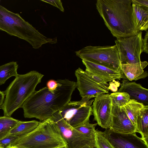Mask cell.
Segmentation results:
<instances>
[{
	"label": "cell",
	"instance_id": "36",
	"mask_svg": "<svg viewBox=\"0 0 148 148\" xmlns=\"http://www.w3.org/2000/svg\"></svg>",
	"mask_w": 148,
	"mask_h": 148
},
{
	"label": "cell",
	"instance_id": "15",
	"mask_svg": "<svg viewBox=\"0 0 148 148\" xmlns=\"http://www.w3.org/2000/svg\"><path fill=\"white\" fill-rule=\"evenodd\" d=\"M86 67L85 70L90 71L103 79L107 82L113 80H120L124 77L121 70L117 71L104 66L85 60H82Z\"/></svg>",
	"mask_w": 148,
	"mask_h": 148
},
{
	"label": "cell",
	"instance_id": "5",
	"mask_svg": "<svg viewBox=\"0 0 148 148\" xmlns=\"http://www.w3.org/2000/svg\"><path fill=\"white\" fill-rule=\"evenodd\" d=\"M44 75L36 71L18 74L4 92L5 96L1 107L4 116L10 117L18 109L21 108L25 101L35 91Z\"/></svg>",
	"mask_w": 148,
	"mask_h": 148
},
{
	"label": "cell",
	"instance_id": "13",
	"mask_svg": "<svg viewBox=\"0 0 148 148\" xmlns=\"http://www.w3.org/2000/svg\"><path fill=\"white\" fill-rule=\"evenodd\" d=\"M114 132L121 134L136 132V127L127 116L124 107L112 105L111 121L109 129Z\"/></svg>",
	"mask_w": 148,
	"mask_h": 148
},
{
	"label": "cell",
	"instance_id": "8",
	"mask_svg": "<svg viewBox=\"0 0 148 148\" xmlns=\"http://www.w3.org/2000/svg\"><path fill=\"white\" fill-rule=\"evenodd\" d=\"M51 117L67 143L68 148H80L86 146L96 147L95 135L80 132L71 127L62 118L59 111Z\"/></svg>",
	"mask_w": 148,
	"mask_h": 148
},
{
	"label": "cell",
	"instance_id": "28",
	"mask_svg": "<svg viewBox=\"0 0 148 148\" xmlns=\"http://www.w3.org/2000/svg\"><path fill=\"white\" fill-rule=\"evenodd\" d=\"M120 83L119 81H116L115 80L109 82V86L108 87L109 90L114 92H117L118 90V88L120 85Z\"/></svg>",
	"mask_w": 148,
	"mask_h": 148
},
{
	"label": "cell",
	"instance_id": "25",
	"mask_svg": "<svg viewBox=\"0 0 148 148\" xmlns=\"http://www.w3.org/2000/svg\"><path fill=\"white\" fill-rule=\"evenodd\" d=\"M93 81L99 86L106 90L109 91V84L103 79L96 75L88 71H85Z\"/></svg>",
	"mask_w": 148,
	"mask_h": 148
},
{
	"label": "cell",
	"instance_id": "34",
	"mask_svg": "<svg viewBox=\"0 0 148 148\" xmlns=\"http://www.w3.org/2000/svg\"><path fill=\"white\" fill-rule=\"evenodd\" d=\"M62 148H68V146L66 147H64Z\"/></svg>",
	"mask_w": 148,
	"mask_h": 148
},
{
	"label": "cell",
	"instance_id": "9",
	"mask_svg": "<svg viewBox=\"0 0 148 148\" xmlns=\"http://www.w3.org/2000/svg\"><path fill=\"white\" fill-rule=\"evenodd\" d=\"M142 32L131 36L116 39L115 40L121 64H134L141 61L143 52Z\"/></svg>",
	"mask_w": 148,
	"mask_h": 148
},
{
	"label": "cell",
	"instance_id": "10",
	"mask_svg": "<svg viewBox=\"0 0 148 148\" xmlns=\"http://www.w3.org/2000/svg\"><path fill=\"white\" fill-rule=\"evenodd\" d=\"M108 93L95 97L92 106L94 121L105 130L109 128L111 121L112 101Z\"/></svg>",
	"mask_w": 148,
	"mask_h": 148
},
{
	"label": "cell",
	"instance_id": "27",
	"mask_svg": "<svg viewBox=\"0 0 148 148\" xmlns=\"http://www.w3.org/2000/svg\"><path fill=\"white\" fill-rule=\"evenodd\" d=\"M41 1L48 3L57 8L62 12H64L62 3L60 0H41Z\"/></svg>",
	"mask_w": 148,
	"mask_h": 148
},
{
	"label": "cell",
	"instance_id": "18",
	"mask_svg": "<svg viewBox=\"0 0 148 148\" xmlns=\"http://www.w3.org/2000/svg\"><path fill=\"white\" fill-rule=\"evenodd\" d=\"M136 132L139 133L141 137L148 145V106L146 105L141 110L138 116L136 126Z\"/></svg>",
	"mask_w": 148,
	"mask_h": 148
},
{
	"label": "cell",
	"instance_id": "4",
	"mask_svg": "<svg viewBox=\"0 0 148 148\" xmlns=\"http://www.w3.org/2000/svg\"><path fill=\"white\" fill-rule=\"evenodd\" d=\"M67 146V143L51 117L40 121L35 129L19 137L10 148H62Z\"/></svg>",
	"mask_w": 148,
	"mask_h": 148
},
{
	"label": "cell",
	"instance_id": "19",
	"mask_svg": "<svg viewBox=\"0 0 148 148\" xmlns=\"http://www.w3.org/2000/svg\"><path fill=\"white\" fill-rule=\"evenodd\" d=\"M39 121L35 120L28 121H19L8 135L19 137L31 132L39 125Z\"/></svg>",
	"mask_w": 148,
	"mask_h": 148
},
{
	"label": "cell",
	"instance_id": "24",
	"mask_svg": "<svg viewBox=\"0 0 148 148\" xmlns=\"http://www.w3.org/2000/svg\"><path fill=\"white\" fill-rule=\"evenodd\" d=\"M95 140L97 148H114L105 136L103 132L96 130Z\"/></svg>",
	"mask_w": 148,
	"mask_h": 148
},
{
	"label": "cell",
	"instance_id": "35",
	"mask_svg": "<svg viewBox=\"0 0 148 148\" xmlns=\"http://www.w3.org/2000/svg\"><path fill=\"white\" fill-rule=\"evenodd\" d=\"M10 148H17L15 147H11Z\"/></svg>",
	"mask_w": 148,
	"mask_h": 148
},
{
	"label": "cell",
	"instance_id": "23",
	"mask_svg": "<svg viewBox=\"0 0 148 148\" xmlns=\"http://www.w3.org/2000/svg\"><path fill=\"white\" fill-rule=\"evenodd\" d=\"M112 105H114L119 107H124L130 100V96L126 92H116L109 95Z\"/></svg>",
	"mask_w": 148,
	"mask_h": 148
},
{
	"label": "cell",
	"instance_id": "29",
	"mask_svg": "<svg viewBox=\"0 0 148 148\" xmlns=\"http://www.w3.org/2000/svg\"><path fill=\"white\" fill-rule=\"evenodd\" d=\"M58 86V83L56 81L53 79L49 80L47 83V87L48 90L51 91L55 90Z\"/></svg>",
	"mask_w": 148,
	"mask_h": 148
},
{
	"label": "cell",
	"instance_id": "11",
	"mask_svg": "<svg viewBox=\"0 0 148 148\" xmlns=\"http://www.w3.org/2000/svg\"><path fill=\"white\" fill-rule=\"evenodd\" d=\"M103 132L114 148H148V145L137 135L136 132L119 133L109 129Z\"/></svg>",
	"mask_w": 148,
	"mask_h": 148
},
{
	"label": "cell",
	"instance_id": "20",
	"mask_svg": "<svg viewBox=\"0 0 148 148\" xmlns=\"http://www.w3.org/2000/svg\"><path fill=\"white\" fill-rule=\"evenodd\" d=\"M18 65L16 62L12 61L0 66V85L12 76L17 77Z\"/></svg>",
	"mask_w": 148,
	"mask_h": 148
},
{
	"label": "cell",
	"instance_id": "1",
	"mask_svg": "<svg viewBox=\"0 0 148 148\" xmlns=\"http://www.w3.org/2000/svg\"><path fill=\"white\" fill-rule=\"evenodd\" d=\"M58 86L53 91L47 86L34 91L22 106L25 118H35L42 121L51 117L71 99L76 82L67 79H58Z\"/></svg>",
	"mask_w": 148,
	"mask_h": 148
},
{
	"label": "cell",
	"instance_id": "2",
	"mask_svg": "<svg viewBox=\"0 0 148 148\" xmlns=\"http://www.w3.org/2000/svg\"><path fill=\"white\" fill-rule=\"evenodd\" d=\"M96 5L106 26L116 39L138 33L133 16L132 0H98Z\"/></svg>",
	"mask_w": 148,
	"mask_h": 148
},
{
	"label": "cell",
	"instance_id": "26",
	"mask_svg": "<svg viewBox=\"0 0 148 148\" xmlns=\"http://www.w3.org/2000/svg\"><path fill=\"white\" fill-rule=\"evenodd\" d=\"M18 138L14 135H8L0 140V148H9Z\"/></svg>",
	"mask_w": 148,
	"mask_h": 148
},
{
	"label": "cell",
	"instance_id": "16",
	"mask_svg": "<svg viewBox=\"0 0 148 148\" xmlns=\"http://www.w3.org/2000/svg\"><path fill=\"white\" fill-rule=\"evenodd\" d=\"M148 64L147 62L144 61L134 64H121V69L129 81H136L148 76L147 71L144 70Z\"/></svg>",
	"mask_w": 148,
	"mask_h": 148
},
{
	"label": "cell",
	"instance_id": "6",
	"mask_svg": "<svg viewBox=\"0 0 148 148\" xmlns=\"http://www.w3.org/2000/svg\"><path fill=\"white\" fill-rule=\"evenodd\" d=\"M82 60L105 66L119 71L121 63L116 45L113 46H86L75 52Z\"/></svg>",
	"mask_w": 148,
	"mask_h": 148
},
{
	"label": "cell",
	"instance_id": "22",
	"mask_svg": "<svg viewBox=\"0 0 148 148\" xmlns=\"http://www.w3.org/2000/svg\"><path fill=\"white\" fill-rule=\"evenodd\" d=\"M18 121L11 116H0V140L9 134Z\"/></svg>",
	"mask_w": 148,
	"mask_h": 148
},
{
	"label": "cell",
	"instance_id": "21",
	"mask_svg": "<svg viewBox=\"0 0 148 148\" xmlns=\"http://www.w3.org/2000/svg\"><path fill=\"white\" fill-rule=\"evenodd\" d=\"M145 105L134 99H130L128 103L124 107L128 117L136 127L138 116L142 108Z\"/></svg>",
	"mask_w": 148,
	"mask_h": 148
},
{
	"label": "cell",
	"instance_id": "12",
	"mask_svg": "<svg viewBox=\"0 0 148 148\" xmlns=\"http://www.w3.org/2000/svg\"><path fill=\"white\" fill-rule=\"evenodd\" d=\"M77 78L76 88L82 97H95L101 94L108 93V91L96 83L85 71L79 68L75 70Z\"/></svg>",
	"mask_w": 148,
	"mask_h": 148
},
{
	"label": "cell",
	"instance_id": "7",
	"mask_svg": "<svg viewBox=\"0 0 148 148\" xmlns=\"http://www.w3.org/2000/svg\"><path fill=\"white\" fill-rule=\"evenodd\" d=\"M89 97H82L80 101H69L59 111L63 119L73 128L89 121L93 115L92 106L94 100Z\"/></svg>",
	"mask_w": 148,
	"mask_h": 148
},
{
	"label": "cell",
	"instance_id": "14",
	"mask_svg": "<svg viewBox=\"0 0 148 148\" xmlns=\"http://www.w3.org/2000/svg\"><path fill=\"white\" fill-rule=\"evenodd\" d=\"M121 87L117 92H126L130 96V99L135 100L145 105L148 104V90L139 84L128 80L123 79Z\"/></svg>",
	"mask_w": 148,
	"mask_h": 148
},
{
	"label": "cell",
	"instance_id": "17",
	"mask_svg": "<svg viewBox=\"0 0 148 148\" xmlns=\"http://www.w3.org/2000/svg\"><path fill=\"white\" fill-rule=\"evenodd\" d=\"M132 6L133 16L137 31H147L148 28V7L132 2Z\"/></svg>",
	"mask_w": 148,
	"mask_h": 148
},
{
	"label": "cell",
	"instance_id": "3",
	"mask_svg": "<svg viewBox=\"0 0 148 148\" xmlns=\"http://www.w3.org/2000/svg\"><path fill=\"white\" fill-rule=\"evenodd\" d=\"M0 31L28 42L37 49L47 43L57 42V38H47L25 20L18 13L13 12L0 5Z\"/></svg>",
	"mask_w": 148,
	"mask_h": 148
},
{
	"label": "cell",
	"instance_id": "32",
	"mask_svg": "<svg viewBox=\"0 0 148 148\" xmlns=\"http://www.w3.org/2000/svg\"><path fill=\"white\" fill-rule=\"evenodd\" d=\"M5 94L4 92L0 91V109L5 99Z\"/></svg>",
	"mask_w": 148,
	"mask_h": 148
},
{
	"label": "cell",
	"instance_id": "31",
	"mask_svg": "<svg viewBox=\"0 0 148 148\" xmlns=\"http://www.w3.org/2000/svg\"><path fill=\"white\" fill-rule=\"evenodd\" d=\"M132 2L139 5L148 7V0H132Z\"/></svg>",
	"mask_w": 148,
	"mask_h": 148
},
{
	"label": "cell",
	"instance_id": "30",
	"mask_svg": "<svg viewBox=\"0 0 148 148\" xmlns=\"http://www.w3.org/2000/svg\"><path fill=\"white\" fill-rule=\"evenodd\" d=\"M148 31H146V33L143 39V52H144L147 53H148Z\"/></svg>",
	"mask_w": 148,
	"mask_h": 148
},
{
	"label": "cell",
	"instance_id": "33",
	"mask_svg": "<svg viewBox=\"0 0 148 148\" xmlns=\"http://www.w3.org/2000/svg\"><path fill=\"white\" fill-rule=\"evenodd\" d=\"M80 148H97L96 147H94L92 146H86Z\"/></svg>",
	"mask_w": 148,
	"mask_h": 148
}]
</instances>
